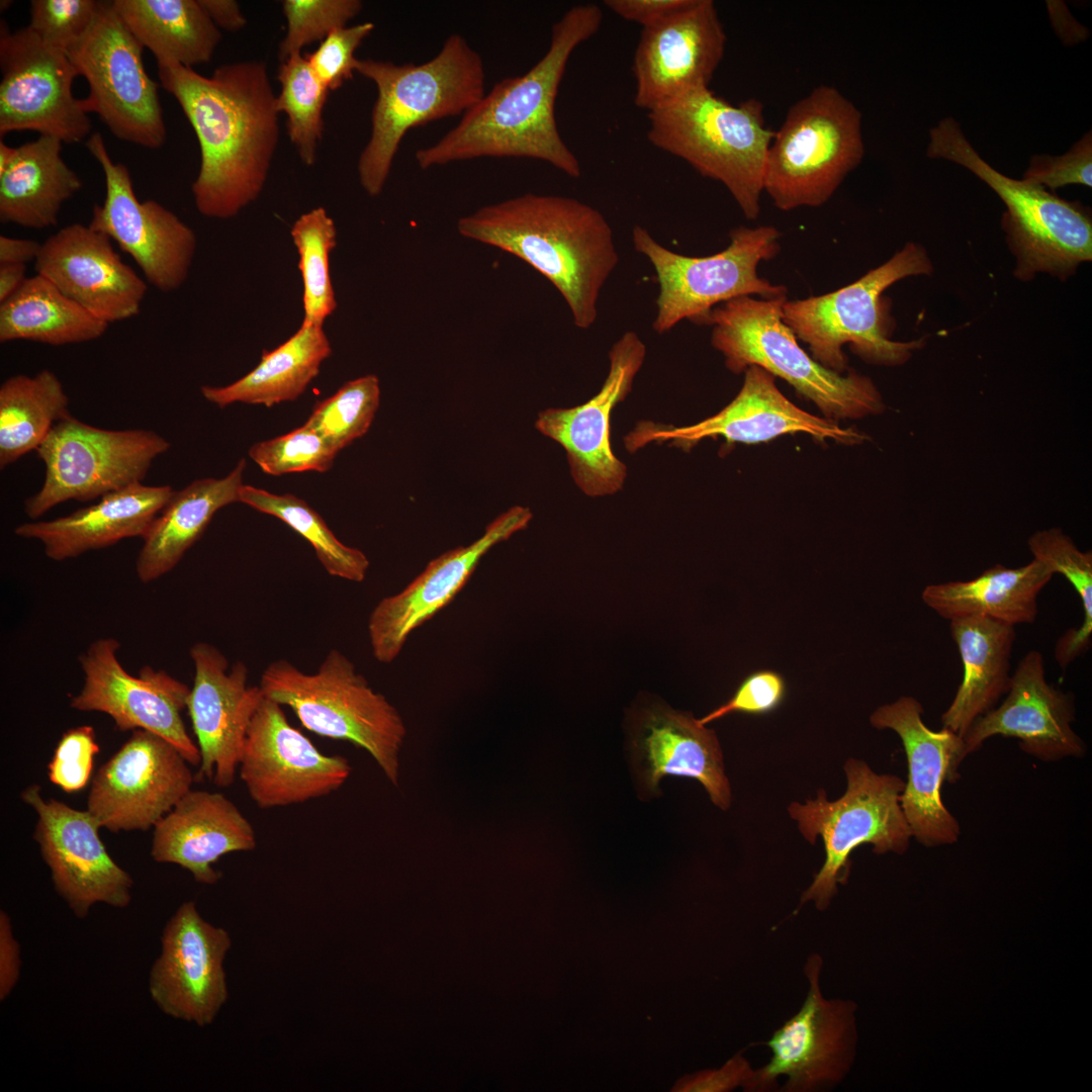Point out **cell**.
Instances as JSON below:
<instances>
[{"label": "cell", "instance_id": "obj_32", "mask_svg": "<svg viewBox=\"0 0 1092 1092\" xmlns=\"http://www.w3.org/2000/svg\"><path fill=\"white\" fill-rule=\"evenodd\" d=\"M174 491L170 485L134 483L70 515L18 525L14 534L38 540L52 560L75 558L125 538H143Z\"/></svg>", "mask_w": 1092, "mask_h": 1092}, {"label": "cell", "instance_id": "obj_25", "mask_svg": "<svg viewBox=\"0 0 1092 1092\" xmlns=\"http://www.w3.org/2000/svg\"><path fill=\"white\" fill-rule=\"evenodd\" d=\"M923 707L913 697L903 696L879 707L870 717L877 729H891L900 737L908 764V781L900 805L912 837L925 846L956 843L961 835L958 819L941 798L945 781L960 778L966 758L964 739L956 732L932 730L923 720Z\"/></svg>", "mask_w": 1092, "mask_h": 1092}, {"label": "cell", "instance_id": "obj_38", "mask_svg": "<svg viewBox=\"0 0 1092 1092\" xmlns=\"http://www.w3.org/2000/svg\"><path fill=\"white\" fill-rule=\"evenodd\" d=\"M323 327L301 324L287 341L262 354L248 374L224 386L203 385L201 394L222 408L236 402L272 406L298 398L331 356Z\"/></svg>", "mask_w": 1092, "mask_h": 1092}, {"label": "cell", "instance_id": "obj_42", "mask_svg": "<svg viewBox=\"0 0 1092 1092\" xmlns=\"http://www.w3.org/2000/svg\"><path fill=\"white\" fill-rule=\"evenodd\" d=\"M239 502L281 520L305 538L330 575L355 582L365 579L369 567L367 556L342 543L305 500L290 493L275 494L244 484Z\"/></svg>", "mask_w": 1092, "mask_h": 1092}, {"label": "cell", "instance_id": "obj_10", "mask_svg": "<svg viewBox=\"0 0 1092 1092\" xmlns=\"http://www.w3.org/2000/svg\"><path fill=\"white\" fill-rule=\"evenodd\" d=\"M861 113L837 88L819 85L788 110L767 151L763 191L789 211L826 203L862 161Z\"/></svg>", "mask_w": 1092, "mask_h": 1092}, {"label": "cell", "instance_id": "obj_56", "mask_svg": "<svg viewBox=\"0 0 1092 1092\" xmlns=\"http://www.w3.org/2000/svg\"><path fill=\"white\" fill-rule=\"evenodd\" d=\"M21 969L20 945L13 934L8 914L0 911V1000L16 986Z\"/></svg>", "mask_w": 1092, "mask_h": 1092}, {"label": "cell", "instance_id": "obj_31", "mask_svg": "<svg viewBox=\"0 0 1092 1092\" xmlns=\"http://www.w3.org/2000/svg\"><path fill=\"white\" fill-rule=\"evenodd\" d=\"M256 846L255 830L234 802L221 793L191 789L154 826L151 855L213 885L221 877L213 868L221 856Z\"/></svg>", "mask_w": 1092, "mask_h": 1092}, {"label": "cell", "instance_id": "obj_23", "mask_svg": "<svg viewBox=\"0 0 1092 1092\" xmlns=\"http://www.w3.org/2000/svg\"><path fill=\"white\" fill-rule=\"evenodd\" d=\"M231 946L230 933L206 921L195 902L182 903L163 929L149 973L156 1006L175 1019L211 1024L229 997L224 960Z\"/></svg>", "mask_w": 1092, "mask_h": 1092}, {"label": "cell", "instance_id": "obj_3", "mask_svg": "<svg viewBox=\"0 0 1092 1092\" xmlns=\"http://www.w3.org/2000/svg\"><path fill=\"white\" fill-rule=\"evenodd\" d=\"M457 230L546 277L577 328L596 323L601 290L619 262L612 229L598 209L571 197L527 193L460 217Z\"/></svg>", "mask_w": 1092, "mask_h": 1092}, {"label": "cell", "instance_id": "obj_14", "mask_svg": "<svg viewBox=\"0 0 1092 1092\" xmlns=\"http://www.w3.org/2000/svg\"><path fill=\"white\" fill-rule=\"evenodd\" d=\"M143 51L111 2L101 1L91 27L66 54L88 83L87 113H96L115 138L155 150L165 144L167 128Z\"/></svg>", "mask_w": 1092, "mask_h": 1092}, {"label": "cell", "instance_id": "obj_45", "mask_svg": "<svg viewBox=\"0 0 1092 1092\" xmlns=\"http://www.w3.org/2000/svg\"><path fill=\"white\" fill-rule=\"evenodd\" d=\"M277 79L281 84L277 107L287 116L290 141L301 161L312 166L324 132V106L331 91L317 79L302 54L282 61Z\"/></svg>", "mask_w": 1092, "mask_h": 1092}, {"label": "cell", "instance_id": "obj_37", "mask_svg": "<svg viewBox=\"0 0 1092 1092\" xmlns=\"http://www.w3.org/2000/svg\"><path fill=\"white\" fill-rule=\"evenodd\" d=\"M643 728L650 788L667 775L692 778L704 786L715 805L722 809L730 806V785L713 730L690 714L662 709L649 712Z\"/></svg>", "mask_w": 1092, "mask_h": 1092}, {"label": "cell", "instance_id": "obj_58", "mask_svg": "<svg viewBox=\"0 0 1092 1092\" xmlns=\"http://www.w3.org/2000/svg\"><path fill=\"white\" fill-rule=\"evenodd\" d=\"M41 244L30 239L0 236V265L21 264L35 261Z\"/></svg>", "mask_w": 1092, "mask_h": 1092}, {"label": "cell", "instance_id": "obj_19", "mask_svg": "<svg viewBox=\"0 0 1092 1092\" xmlns=\"http://www.w3.org/2000/svg\"><path fill=\"white\" fill-rule=\"evenodd\" d=\"M796 433L846 445L867 440V435L856 429L842 428L836 421L800 408L777 387L772 374L753 365L744 371L738 394L719 413L687 427L640 422L626 436L625 445L630 453L652 442L690 451L707 438L721 437L727 445L758 444Z\"/></svg>", "mask_w": 1092, "mask_h": 1092}, {"label": "cell", "instance_id": "obj_46", "mask_svg": "<svg viewBox=\"0 0 1092 1092\" xmlns=\"http://www.w3.org/2000/svg\"><path fill=\"white\" fill-rule=\"evenodd\" d=\"M380 402L379 379L369 374L343 384L318 401L305 426L340 452L369 430Z\"/></svg>", "mask_w": 1092, "mask_h": 1092}, {"label": "cell", "instance_id": "obj_53", "mask_svg": "<svg viewBox=\"0 0 1092 1092\" xmlns=\"http://www.w3.org/2000/svg\"><path fill=\"white\" fill-rule=\"evenodd\" d=\"M786 695L787 685L781 673L768 669L757 670L741 681L726 703L698 721L706 725L733 713L765 715L777 710Z\"/></svg>", "mask_w": 1092, "mask_h": 1092}, {"label": "cell", "instance_id": "obj_9", "mask_svg": "<svg viewBox=\"0 0 1092 1092\" xmlns=\"http://www.w3.org/2000/svg\"><path fill=\"white\" fill-rule=\"evenodd\" d=\"M926 250L907 243L881 266L833 292L804 299L786 300L783 320L797 339L806 343L811 356L824 367L842 374L846 344L866 362L895 366L909 360L923 340L890 339L892 320L882 297L894 283L916 275L931 274Z\"/></svg>", "mask_w": 1092, "mask_h": 1092}, {"label": "cell", "instance_id": "obj_2", "mask_svg": "<svg viewBox=\"0 0 1092 1092\" xmlns=\"http://www.w3.org/2000/svg\"><path fill=\"white\" fill-rule=\"evenodd\" d=\"M602 21L596 4L569 8L553 24L545 55L524 75L497 82L452 129L419 149L418 166L428 170L477 158H528L579 177L580 164L557 127L555 100L570 56L599 31Z\"/></svg>", "mask_w": 1092, "mask_h": 1092}, {"label": "cell", "instance_id": "obj_59", "mask_svg": "<svg viewBox=\"0 0 1092 1092\" xmlns=\"http://www.w3.org/2000/svg\"><path fill=\"white\" fill-rule=\"evenodd\" d=\"M26 265H0V303L12 297L23 285L27 277Z\"/></svg>", "mask_w": 1092, "mask_h": 1092}, {"label": "cell", "instance_id": "obj_49", "mask_svg": "<svg viewBox=\"0 0 1092 1092\" xmlns=\"http://www.w3.org/2000/svg\"><path fill=\"white\" fill-rule=\"evenodd\" d=\"M101 1L32 0L28 26L46 43L66 52L93 24Z\"/></svg>", "mask_w": 1092, "mask_h": 1092}, {"label": "cell", "instance_id": "obj_57", "mask_svg": "<svg viewBox=\"0 0 1092 1092\" xmlns=\"http://www.w3.org/2000/svg\"><path fill=\"white\" fill-rule=\"evenodd\" d=\"M198 2L217 27L228 31H237L247 23L240 4L235 0H198Z\"/></svg>", "mask_w": 1092, "mask_h": 1092}, {"label": "cell", "instance_id": "obj_51", "mask_svg": "<svg viewBox=\"0 0 1092 1092\" xmlns=\"http://www.w3.org/2000/svg\"><path fill=\"white\" fill-rule=\"evenodd\" d=\"M99 750L92 726L67 730L49 763L50 781L66 793L81 791L91 778L94 757Z\"/></svg>", "mask_w": 1092, "mask_h": 1092}, {"label": "cell", "instance_id": "obj_30", "mask_svg": "<svg viewBox=\"0 0 1092 1092\" xmlns=\"http://www.w3.org/2000/svg\"><path fill=\"white\" fill-rule=\"evenodd\" d=\"M1005 696L962 736L967 755L996 735L1017 738L1024 752L1043 761L1085 754L1086 745L1072 727L1074 698L1049 684L1039 651L1030 650L1020 659Z\"/></svg>", "mask_w": 1092, "mask_h": 1092}, {"label": "cell", "instance_id": "obj_43", "mask_svg": "<svg viewBox=\"0 0 1092 1092\" xmlns=\"http://www.w3.org/2000/svg\"><path fill=\"white\" fill-rule=\"evenodd\" d=\"M1027 545L1033 559L1062 574L1074 587L1082 604L1083 619L1077 628L1066 631L1055 645V659L1065 670L1091 647L1092 642V552L1077 547L1060 528L1033 533Z\"/></svg>", "mask_w": 1092, "mask_h": 1092}, {"label": "cell", "instance_id": "obj_20", "mask_svg": "<svg viewBox=\"0 0 1092 1092\" xmlns=\"http://www.w3.org/2000/svg\"><path fill=\"white\" fill-rule=\"evenodd\" d=\"M20 798L37 815L33 837L56 892L74 915L86 918L97 903L128 906L133 880L109 855L99 836L102 827L97 819L87 809L44 800L38 785L26 787Z\"/></svg>", "mask_w": 1092, "mask_h": 1092}, {"label": "cell", "instance_id": "obj_36", "mask_svg": "<svg viewBox=\"0 0 1092 1092\" xmlns=\"http://www.w3.org/2000/svg\"><path fill=\"white\" fill-rule=\"evenodd\" d=\"M1054 572L1041 562L1009 568L996 564L969 580L927 585L922 601L948 621L983 616L1011 626L1032 624L1038 613L1037 598Z\"/></svg>", "mask_w": 1092, "mask_h": 1092}, {"label": "cell", "instance_id": "obj_1", "mask_svg": "<svg viewBox=\"0 0 1092 1092\" xmlns=\"http://www.w3.org/2000/svg\"><path fill=\"white\" fill-rule=\"evenodd\" d=\"M162 87L179 103L200 149L192 184L197 210L231 218L256 200L274 157L277 96L263 61H242L203 76L193 68L157 62Z\"/></svg>", "mask_w": 1092, "mask_h": 1092}, {"label": "cell", "instance_id": "obj_54", "mask_svg": "<svg viewBox=\"0 0 1092 1092\" xmlns=\"http://www.w3.org/2000/svg\"><path fill=\"white\" fill-rule=\"evenodd\" d=\"M754 1071L743 1056L736 1055L718 1070H707L685 1077L677 1082L673 1091L724 1092L737 1086L744 1088L752 1079Z\"/></svg>", "mask_w": 1092, "mask_h": 1092}, {"label": "cell", "instance_id": "obj_11", "mask_svg": "<svg viewBox=\"0 0 1092 1092\" xmlns=\"http://www.w3.org/2000/svg\"><path fill=\"white\" fill-rule=\"evenodd\" d=\"M847 789L843 796L828 801L824 791L805 804L793 802L788 810L811 843L822 838L825 860L801 904L813 901L825 910L846 882L849 855L861 844H872L876 853H903L912 837L900 805L905 783L893 775H879L864 761L850 758L844 764Z\"/></svg>", "mask_w": 1092, "mask_h": 1092}, {"label": "cell", "instance_id": "obj_50", "mask_svg": "<svg viewBox=\"0 0 1092 1092\" xmlns=\"http://www.w3.org/2000/svg\"><path fill=\"white\" fill-rule=\"evenodd\" d=\"M373 29L374 24L369 21L337 28L315 51L304 56L317 79L330 91L339 89L353 78L357 61L355 52Z\"/></svg>", "mask_w": 1092, "mask_h": 1092}, {"label": "cell", "instance_id": "obj_7", "mask_svg": "<svg viewBox=\"0 0 1092 1092\" xmlns=\"http://www.w3.org/2000/svg\"><path fill=\"white\" fill-rule=\"evenodd\" d=\"M926 155L957 163L992 188L1006 206L1002 228L1015 257L1014 276L1032 280L1049 273L1065 281L1092 259V216L1079 201L1065 200L1041 185L1009 178L972 147L952 117L929 130Z\"/></svg>", "mask_w": 1092, "mask_h": 1092}, {"label": "cell", "instance_id": "obj_18", "mask_svg": "<svg viewBox=\"0 0 1092 1092\" xmlns=\"http://www.w3.org/2000/svg\"><path fill=\"white\" fill-rule=\"evenodd\" d=\"M114 638L92 642L79 661L84 673L81 691L70 707L110 716L120 731L143 729L170 741L194 766L200 764L198 746L190 738L181 712L187 709L190 688L164 670L145 666L129 674L117 657Z\"/></svg>", "mask_w": 1092, "mask_h": 1092}, {"label": "cell", "instance_id": "obj_40", "mask_svg": "<svg viewBox=\"0 0 1092 1092\" xmlns=\"http://www.w3.org/2000/svg\"><path fill=\"white\" fill-rule=\"evenodd\" d=\"M108 325L38 274L28 277L12 297L0 303L1 343L79 344L102 337Z\"/></svg>", "mask_w": 1092, "mask_h": 1092}, {"label": "cell", "instance_id": "obj_60", "mask_svg": "<svg viewBox=\"0 0 1092 1092\" xmlns=\"http://www.w3.org/2000/svg\"><path fill=\"white\" fill-rule=\"evenodd\" d=\"M14 153L15 148L7 146L3 141L0 142V172L10 163Z\"/></svg>", "mask_w": 1092, "mask_h": 1092}, {"label": "cell", "instance_id": "obj_8", "mask_svg": "<svg viewBox=\"0 0 1092 1092\" xmlns=\"http://www.w3.org/2000/svg\"><path fill=\"white\" fill-rule=\"evenodd\" d=\"M259 686L266 698L289 707L307 730L365 749L397 785L403 720L341 651L332 649L313 673L275 660L263 670Z\"/></svg>", "mask_w": 1092, "mask_h": 1092}, {"label": "cell", "instance_id": "obj_61", "mask_svg": "<svg viewBox=\"0 0 1092 1092\" xmlns=\"http://www.w3.org/2000/svg\"><path fill=\"white\" fill-rule=\"evenodd\" d=\"M12 3H13L12 1L2 0L0 2V10H1V12L5 11L8 7H10L12 5Z\"/></svg>", "mask_w": 1092, "mask_h": 1092}, {"label": "cell", "instance_id": "obj_12", "mask_svg": "<svg viewBox=\"0 0 1092 1092\" xmlns=\"http://www.w3.org/2000/svg\"><path fill=\"white\" fill-rule=\"evenodd\" d=\"M780 237L770 225L739 226L731 231L730 244L723 251L691 257L668 250L646 229L635 225L634 248L649 260L659 285L652 329L664 334L686 318L704 325L715 306L740 296H787L786 286L757 274L759 263L778 254Z\"/></svg>", "mask_w": 1092, "mask_h": 1092}, {"label": "cell", "instance_id": "obj_48", "mask_svg": "<svg viewBox=\"0 0 1092 1092\" xmlns=\"http://www.w3.org/2000/svg\"><path fill=\"white\" fill-rule=\"evenodd\" d=\"M359 0H285L282 2L287 28L279 44L282 61L316 40H323L333 30L347 26L362 9Z\"/></svg>", "mask_w": 1092, "mask_h": 1092}, {"label": "cell", "instance_id": "obj_33", "mask_svg": "<svg viewBox=\"0 0 1092 1092\" xmlns=\"http://www.w3.org/2000/svg\"><path fill=\"white\" fill-rule=\"evenodd\" d=\"M949 631L964 673L953 700L941 715V723L943 728L963 736L1008 692L1016 631L1014 626L983 616L950 620Z\"/></svg>", "mask_w": 1092, "mask_h": 1092}, {"label": "cell", "instance_id": "obj_44", "mask_svg": "<svg viewBox=\"0 0 1092 1092\" xmlns=\"http://www.w3.org/2000/svg\"><path fill=\"white\" fill-rule=\"evenodd\" d=\"M290 235L299 255L302 323L323 327L337 308L330 273V254L337 246L335 222L324 207H315L295 220Z\"/></svg>", "mask_w": 1092, "mask_h": 1092}, {"label": "cell", "instance_id": "obj_27", "mask_svg": "<svg viewBox=\"0 0 1092 1092\" xmlns=\"http://www.w3.org/2000/svg\"><path fill=\"white\" fill-rule=\"evenodd\" d=\"M531 519L528 508L507 510L471 544L432 559L404 588L382 599L371 611L367 625L374 658L381 663L392 662L410 635L462 589L481 558L493 546L525 529Z\"/></svg>", "mask_w": 1092, "mask_h": 1092}, {"label": "cell", "instance_id": "obj_22", "mask_svg": "<svg viewBox=\"0 0 1092 1092\" xmlns=\"http://www.w3.org/2000/svg\"><path fill=\"white\" fill-rule=\"evenodd\" d=\"M194 780L189 762L170 741L136 729L93 777L87 810L109 831L148 830Z\"/></svg>", "mask_w": 1092, "mask_h": 1092}, {"label": "cell", "instance_id": "obj_13", "mask_svg": "<svg viewBox=\"0 0 1092 1092\" xmlns=\"http://www.w3.org/2000/svg\"><path fill=\"white\" fill-rule=\"evenodd\" d=\"M170 443L151 430H105L71 415L58 422L36 450L44 464L41 488L24 502L37 519L67 500L89 502L142 482Z\"/></svg>", "mask_w": 1092, "mask_h": 1092}, {"label": "cell", "instance_id": "obj_47", "mask_svg": "<svg viewBox=\"0 0 1092 1092\" xmlns=\"http://www.w3.org/2000/svg\"><path fill=\"white\" fill-rule=\"evenodd\" d=\"M338 451L312 429L303 425L288 434L258 442L249 457L267 474L331 469Z\"/></svg>", "mask_w": 1092, "mask_h": 1092}, {"label": "cell", "instance_id": "obj_41", "mask_svg": "<svg viewBox=\"0 0 1092 1092\" xmlns=\"http://www.w3.org/2000/svg\"><path fill=\"white\" fill-rule=\"evenodd\" d=\"M69 397L58 376L42 369L17 374L0 386V467L37 450L53 427L70 416Z\"/></svg>", "mask_w": 1092, "mask_h": 1092}, {"label": "cell", "instance_id": "obj_28", "mask_svg": "<svg viewBox=\"0 0 1092 1092\" xmlns=\"http://www.w3.org/2000/svg\"><path fill=\"white\" fill-rule=\"evenodd\" d=\"M194 681L187 709L200 752L196 778L219 788L235 782L249 725L264 694L248 685V668L237 661L229 669L215 646L198 642L190 648Z\"/></svg>", "mask_w": 1092, "mask_h": 1092}, {"label": "cell", "instance_id": "obj_26", "mask_svg": "<svg viewBox=\"0 0 1092 1092\" xmlns=\"http://www.w3.org/2000/svg\"><path fill=\"white\" fill-rule=\"evenodd\" d=\"M726 39L712 0H692L672 16L642 28L632 65L636 106L649 112L709 88L723 60Z\"/></svg>", "mask_w": 1092, "mask_h": 1092}, {"label": "cell", "instance_id": "obj_15", "mask_svg": "<svg viewBox=\"0 0 1092 1092\" xmlns=\"http://www.w3.org/2000/svg\"><path fill=\"white\" fill-rule=\"evenodd\" d=\"M0 72V136L33 130L76 144L91 132L89 113L72 90L76 69L28 25L10 31L1 20Z\"/></svg>", "mask_w": 1092, "mask_h": 1092}, {"label": "cell", "instance_id": "obj_35", "mask_svg": "<svg viewBox=\"0 0 1092 1092\" xmlns=\"http://www.w3.org/2000/svg\"><path fill=\"white\" fill-rule=\"evenodd\" d=\"M63 142L39 135L18 148L0 172V220L29 229L56 225L63 204L83 186L64 161Z\"/></svg>", "mask_w": 1092, "mask_h": 1092}, {"label": "cell", "instance_id": "obj_55", "mask_svg": "<svg viewBox=\"0 0 1092 1092\" xmlns=\"http://www.w3.org/2000/svg\"><path fill=\"white\" fill-rule=\"evenodd\" d=\"M692 0H606L604 4L619 17L653 26L690 5Z\"/></svg>", "mask_w": 1092, "mask_h": 1092}, {"label": "cell", "instance_id": "obj_24", "mask_svg": "<svg viewBox=\"0 0 1092 1092\" xmlns=\"http://www.w3.org/2000/svg\"><path fill=\"white\" fill-rule=\"evenodd\" d=\"M645 356L641 338L625 332L609 352V374L595 396L580 405L538 415L536 429L564 448L573 480L589 496L613 494L624 484L626 466L611 448V414L630 393Z\"/></svg>", "mask_w": 1092, "mask_h": 1092}, {"label": "cell", "instance_id": "obj_16", "mask_svg": "<svg viewBox=\"0 0 1092 1092\" xmlns=\"http://www.w3.org/2000/svg\"><path fill=\"white\" fill-rule=\"evenodd\" d=\"M823 961L812 953L804 973L809 990L798 1012L768 1039L771 1057L754 1071L746 1091L774 1090L786 1077L782 1091L813 1092L840 1083L849 1071L855 1046V1005L850 1000L827 999L820 984Z\"/></svg>", "mask_w": 1092, "mask_h": 1092}, {"label": "cell", "instance_id": "obj_17", "mask_svg": "<svg viewBox=\"0 0 1092 1092\" xmlns=\"http://www.w3.org/2000/svg\"><path fill=\"white\" fill-rule=\"evenodd\" d=\"M85 146L105 179V198L94 205L88 224L128 254L147 283L162 292L178 289L196 251L194 232L160 202L138 198L127 167L113 162L100 132L92 133Z\"/></svg>", "mask_w": 1092, "mask_h": 1092}, {"label": "cell", "instance_id": "obj_29", "mask_svg": "<svg viewBox=\"0 0 1092 1092\" xmlns=\"http://www.w3.org/2000/svg\"><path fill=\"white\" fill-rule=\"evenodd\" d=\"M34 270L108 324L139 314L148 290L147 281L121 260L105 234L79 222L41 243Z\"/></svg>", "mask_w": 1092, "mask_h": 1092}, {"label": "cell", "instance_id": "obj_39", "mask_svg": "<svg viewBox=\"0 0 1092 1092\" xmlns=\"http://www.w3.org/2000/svg\"><path fill=\"white\" fill-rule=\"evenodd\" d=\"M113 9L157 62L208 63L221 39L198 0H113Z\"/></svg>", "mask_w": 1092, "mask_h": 1092}, {"label": "cell", "instance_id": "obj_34", "mask_svg": "<svg viewBox=\"0 0 1092 1092\" xmlns=\"http://www.w3.org/2000/svg\"><path fill=\"white\" fill-rule=\"evenodd\" d=\"M245 467L246 460L241 459L224 477L196 479L174 491L143 537L135 562L143 583L171 571L201 537L214 514L239 502Z\"/></svg>", "mask_w": 1092, "mask_h": 1092}, {"label": "cell", "instance_id": "obj_4", "mask_svg": "<svg viewBox=\"0 0 1092 1092\" xmlns=\"http://www.w3.org/2000/svg\"><path fill=\"white\" fill-rule=\"evenodd\" d=\"M355 72L371 80L377 97L370 138L358 160V176L370 196L381 193L406 132L438 119L463 115L485 94L480 55L453 33L431 60L416 65L357 59Z\"/></svg>", "mask_w": 1092, "mask_h": 1092}, {"label": "cell", "instance_id": "obj_21", "mask_svg": "<svg viewBox=\"0 0 1092 1092\" xmlns=\"http://www.w3.org/2000/svg\"><path fill=\"white\" fill-rule=\"evenodd\" d=\"M238 772L261 809L285 807L339 790L351 766L320 751L287 720L282 706L263 697L248 728Z\"/></svg>", "mask_w": 1092, "mask_h": 1092}, {"label": "cell", "instance_id": "obj_52", "mask_svg": "<svg viewBox=\"0 0 1092 1092\" xmlns=\"http://www.w3.org/2000/svg\"><path fill=\"white\" fill-rule=\"evenodd\" d=\"M1092 134L1088 131L1066 154L1035 155L1022 180L1052 190L1066 185L1092 186Z\"/></svg>", "mask_w": 1092, "mask_h": 1092}, {"label": "cell", "instance_id": "obj_5", "mask_svg": "<svg viewBox=\"0 0 1092 1092\" xmlns=\"http://www.w3.org/2000/svg\"><path fill=\"white\" fill-rule=\"evenodd\" d=\"M787 296L771 299L740 296L715 306L704 325L712 327L711 344L733 373L758 366L787 381L829 420L860 419L885 410L871 378L842 375L812 358L783 320Z\"/></svg>", "mask_w": 1092, "mask_h": 1092}, {"label": "cell", "instance_id": "obj_6", "mask_svg": "<svg viewBox=\"0 0 1092 1092\" xmlns=\"http://www.w3.org/2000/svg\"><path fill=\"white\" fill-rule=\"evenodd\" d=\"M647 138L656 148L721 182L744 216L757 218L767 151L775 131L762 103L733 105L710 88L695 90L648 112Z\"/></svg>", "mask_w": 1092, "mask_h": 1092}]
</instances>
